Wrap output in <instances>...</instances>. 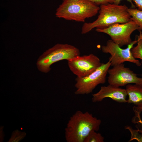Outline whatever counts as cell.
I'll list each match as a JSON object with an SVG mask.
<instances>
[{"instance_id": "obj_5", "label": "cell", "mask_w": 142, "mask_h": 142, "mask_svg": "<svg viewBox=\"0 0 142 142\" xmlns=\"http://www.w3.org/2000/svg\"><path fill=\"white\" fill-rule=\"evenodd\" d=\"M111 63L108 61L101 65L94 72L86 76L76 78L75 87L76 95H84L90 94L99 84L105 83L106 77Z\"/></svg>"}, {"instance_id": "obj_11", "label": "cell", "mask_w": 142, "mask_h": 142, "mask_svg": "<svg viewBox=\"0 0 142 142\" xmlns=\"http://www.w3.org/2000/svg\"><path fill=\"white\" fill-rule=\"evenodd\" d=\"M128 98L127 103H133L136 106H142V86L129 84L125 87Z\"/></svg>"}, {"instance_id": "obj_9", "label": "cell", "mask_w": 142, "mask_h": 142, "mask_svg": "<svg viewBox=\"0 0 142 142\" xmlns=\"http://www.w3.org/2000/svg\"><path fill=\"white\" fill-rule=\"evenodd\" d=\"M108 73L109 84L120 87L133 83L142 86V78L137 77L129 68L125 67L123 63L109 69Z\"/></svg>"}, {"instance_id": "obj_19", "label": "cell", "mask_w": 142, "mask_h": 142, "mask_svg": "<svg viewBox=\"0 0 142 142\" xmlns=\"http://www.w3.org/2000/svg\"><path fill=\"white\" fill-rule=\"evenodd\" d=\"M136 109L135 111H136V113H139L142 111V106H136L135 108Z\"/></svg>"}, {"instance_id": "obj_20", "label": "cell", "mask_w": 142, "mask_h": 142, "mask_svg": "<svg viewBox=\"0 0 142 142\" xmlns=\"http://www.w3.org/2000/svg\"><path fill=\"white\" fill-rule=\"evenodd\" d=\"M140 123H141V124L142 125V122L141 121H140ZM138 130L140 132V133H141L142 134V129L141 130H139V129Z\"/></svg>"}, {"instance_id": "obj_17", "label": "cell", "mask_w": 142, "mask_h": 142, "mask_svg": "<svg viewBox=\"0 0 142 142\" xmlns=\"http://www.w3.org/2000/svg\"><path fill=\"white\" fill-rule=\"evenodd\" d=\"M139 10H142V0H133Z\"/></svg>"}, {"instance_id": "obj_3", "label": "cell", "mask_w": 142, "mask_h": 142, "mask_svg": "<svg viewBox=\"0 0 142 142\" xmlns=\"http://www.w3.org/2000/svg\"><path fill=\"white\" fill-rule=\"evenodd\" d=\"M100 7L89 0H63L55 15L67 20L84 22L86 18L95 16Z\"/></svg>"}, {"instance_id": "obj_1", "label": "cell", "mask_w": 142, "mask_h": 142, "mask_svg": "<svg viewBox=\"0 0 142 142\" xmlns=\"http://www.w3.org/2000/svg\"><path fill=\"white\" fill-rule=\"evenodd\" d=\"M101 123L100 119L88 111L78 110L70 118L65 129L67 142H84L92 131H98Z\"/></svg>"}, {"instance_id": "obj_12", "label": "cell", "mask_w": 142, "mask_h": 142, "mask_svg": "<svg viewBox=\"0 0 142 142\" xmlns=\"http://www.w3.org/2000/svg\"><path fill=\"white\" fill-rule=\"evenodd\" d=\"M128 11L131 17V20L138 25V30H142V10H139L135 8H129Z\"/></svg>"}, {"instance_id": "obj_2", "label": "cell", "mask_w": 142, "mask_h": 142, "mask_svg": "<svg viewBox=\"0 0 142 142\" xmlns=\"http://www.w3.org/2000/svg\"><path fill=\"white\" fill-rule=\"evenodd\" d=\"M99 15L93 22L85 23L82 26L81 33H88L93 29H103L116 23H124L131 21L128 7L125 4L120 5L109 3L100 6Z\"/></svg>"}, {"instance_id": "obj_13", "label": "cell", "mask_w": 142, "mask_h": 142, "mask_svg": "<svg viewBox=\"0 0 142 142\" xmlns=\"http://www.w3.org/2000/svg\"><path fill=\"white\" fill-rule=\"evenodd\" d=\"M139 32V35L137 37V45L131 49V51L134 58L141 60V63L142 65V32L141 31H140Z\"/></svg>"}, {"instance_id": "obj_4", "label": "cell", "mask_w": 142, "mask_h": 142, "mask_svg": "<svg viewBox=\"0 0 142 142\" xmlns=\"http://www.w3.org/2000/svg\"><path fill=\"white\" fill-rule=\"evenodd\" d=\"M79 50L68 44L57 43L44 52L37 60V65L38 70L47 73L51 69L53 63L63 60H67L80 55Z\"/></svg>"}, {"instance_id": "obj_14", "label": "cell", "mask_w": 142, "mask_h": 142, "mask_svg": "<svg viewBox=\"0 0 142 142\" xmlns=\"http://www.w3.org/2000/svg\"><path fill=\"white\" fill-rule=\"evenodd\" d=\"M95 131L91 132L85 139L84 142H104V138Z\"/></svg>"}, {"instance_id": "obj_16", "label": "cell", "mask_w": 142, "mask_h": 142, "mask_svg": "<svg viewBox=\"0 0 142 142\" xmlns=\"http://www.w3.org/2000/svg\"><path fill=\"white\" fill-rule=\"evenodd\" d=\"M97 6L114 3L115 0H89Z\"/></svg>"}, {"instance_id": "obj_8", "label": "cell", "mask_w": 142, "mask_h": 142, "mask_svg": "<svg viewBox=\"0 0 142 142\" xmlns=\"http://www.w3.org/2000/svg\"><path fill=\"white\" fill-rule=\"evenodd\" d=\"M102 63L97 56L93 54L79 55L68 60V67L77 77H83L92 73Z\"/></svg>"}, {"instance_id": "obj_6", "label": "cell", "mask_w": 142, "mask_h": 142, "mask_svg": "<svg viewBox=\"0 0 142 142\" xmlns=\"http://www.w3.org/2000/svg\"><path fill=\"white\" fill-rule=\"evenodd\" d=\"M138 29V25L131 20L124 23L114 24L105 28H96L95 30L108 35L111 40L121 47L128 45L132 42L131 34Z\"/></svg>"}, {"instance_id": "obj_15", "label": "cell", "mask_w": 142, "mask_h": 142, "mask_svg": "<svg viewBox=\"0 0 142 142\" xmlns=\"http://www.w3.org/2000/svg\"><path fill=\"white\" fill-rule=\"evenodd\" d=\"M126 129L129 130L131 134V137L129 141L136 140L139 142H142V134H140L139 133L138 130H134L129 126L127 127Z\"/></svg>"}, {"instance_id": "obj_10", "label": "cell", "mask_w": 142, "mask_h": 142, "mask_svg": "<svg viewBox=\"0 0 142 142\" xmlns=\"http://www.w3.org/2000/svg\"><path fill=\"white\" fill-rule=\"evenodd\" d=\"M127 94L126 90L110 84L102 86L99 91L92 95V102L94 103L102 101L104 98H109L119 103H126Z\"/></svg>"}, {"instance_id": "obj_18", "label": "cell", "mask_w": 142, "mask_h": 142, "mask_svg": "<svg viewBox=\"0 0 142 142\" xmlns=\"http://www.w3.org/2000/svg\"><path fill=\"white\" fill-rule=\"evenodd\" d=\"M122 0H115V2L114 3L117 4H119L120 3V2ZM128 2H130L131 5V8H135L136 6L133 2V0H126Z\"/></svg>"}, {"instance_id": "obj_7", "label": "cell", "mask_w": 142, "mask_h": 142, "mask_svg": "<svg viewBox=\"0 0 142 142\" xmlns=\"http://www.w3.org/2000/svg\"><path fill=\"white\" fill-rule=\"evenodd\" d=\"M137 42V39L132 41L127 45L126 48L122 49L111 40H109L105 45L102 46L101 49L103 52L110 54L111 56L109 58V61L111 63V66L113 67L125 62H128L140 66L141 65V63L134 58L131 51V49Z\"/></svg>"}]
</instances>
